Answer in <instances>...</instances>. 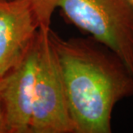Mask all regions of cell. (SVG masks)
<instances>
[{"label":"cell","instance_id":"6da1fadb","mask_svg":"<svg viewBox=\"0 0 133 133\" xmlns=\"http://www.w3.org/2000/svg\"><path fill=\"white\" fill-rule=\"evenodd\" d=\"M74 133L111 132L115 105L133 96V74L118 55L83 39L49 30Z\"/></svg>","mask_w":133,"mask_h":133},{"label":"cell","instance_id":"7a4b0ae2","mask_svg":"<svg viewBox=\"0 0 133 133\" xmlns=\"http://www.w3.org/2000/svg\"><path fill=\"white\" fill-rule=\"evenodd\" d=\"M68 21L111 50L133 74V5L127 0H55Z\"/></svg>","mask_w":133,"mask_h":133},{"label":"cell","instance_id":"3957f363","mask_svg":"<svg viewBox=\"0 0 133 133\" xmlns=\"http://www.w3.org/2000/svg\"><path fill=\"white\" fill-rule=\"evenodd\" d=\"M49 27H40L39 58L30 133H74Z\"/></svg>","mask_w":133,"mask_h":133},{"label":"cell","instance_id":"277c9868","mask_svg":"<svg viewBox=\"0 0 133 133\" xmlns=\"http://www.w3.org/2000/svg\"><path fill=\"white\" fill-rule=\"evenodd\" d=\"M39 58V34L18 64L0 78L8 133H30Z\"/></svg>","mask_w":133,"mask_h":133},{"label":"cell","instance_id":"5b68a950","mask_svg":"<svg viewBox=\"0 0 133 133\" xmlns=\"http://www.w3.org/2000/svg\"><path fill=\"white\" fill-rule=\"evenodd\" d=\"M38 30L31 0H0V78L21 62Z\"/></svg>","mask_w":133,"mask_h":133},{"label":"cell","instance_id":"8992f818","mask_svg":"<svg viewBox=\"0 0 133 133\" xmlns=\"http://www.w3.org/2000/svg\"><path fill=\"white\" fill-rule=\"evenodd\" d=\"M32 7L40 27H49L51 16L55 7V0H31Z\"/></svg>","mask_w":133,"mask_h":133},{"label":"cell","instance_id":"52a82bcc","mask_svg":"<svg viewBox=\"0 0 133 133\" xmlns=\"http://www.w3.org/2000/svg\"><path fill=\"white\" fill-rule=\"evenodd\" d=\"M0 133H8L6 122H5L4 109H3L1 95H0Z\"/></svg>","mask_w":133,"mask_h":133},{"label":"cell","instance_id":"ba28073f","mask_svg":"<svg viewBox=\"0 0 133 133\" xmlns=\"http://www.w3.org/2000/svg\"><path fill=\"white\" fill-rule=\"evenodd\" d=\"M127 1H128L130 4H131L133 5V0H127Z\"/></svg>","mask_w":133,"mask_h":133}]
</instances>
